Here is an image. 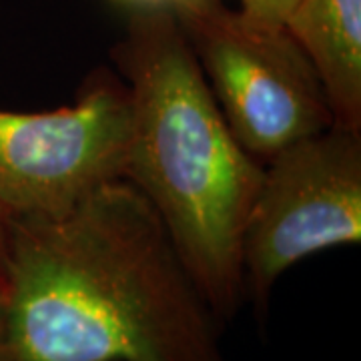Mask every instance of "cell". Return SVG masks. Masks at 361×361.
<instances>
[{
	"label": "cell",
	"instance_id": "2",
	"mask_svg": "<svg viewBox=\"0 0 361 361\" xmlns=\"http://www.w3.org/2000/svg\"><path fill=\"white\" fill-rule=\"evenodd\" d=\"M111 61L129 92L125 179L225 325L245 305L243 227L263 163L235 139L169 8H133Z\"/></svg>",
	"mask_w": 361,
	"mask_h": 361
},
{
	"label": "cell",
	"instance_id": "8",
	"mask_svg": "<svg viewBox=\"0 0 361 361\" xmlns=\"http://www.w3.org/2000/svg\"><path fill=\"white\" fill-rule=\"evenodd\" d=\"M0 361H14L11 339H8V325H6V307H4V293L0 291Z\"/></svg>",
	"mask_w": 361,
	"mask_h": 361
},
{
	"label": "cell",
	"instance_id": "3",
	"mask_svg": "<svg viewBox=\"0 0 361 361\" xmlns=\"http://www.w3.org/2000/svg\"><path fill=\"white\" fill-rule=\"evenodd\" d=\"M235 139L265 163L334 125L322 80L285 26L247 18L225 0L171 8Z\"/></svg>",
	"mask_w": 361,
	"mask_h": 361
},
{
	"label": "cell",
	"instance_id": "5",
	"mask_svg": "<svg viewBox=\"0 0 361 361\" xmlns=\"http://www.w3.org/2000/svg\"><path fill=\"white\" fill-rule=\"evenodd\" d=\"M130 135L127 85L115 68L82 78L52 111L0 109V207L8 217H52L125 179Z\"/></svg>",
	"mask_w": 361,
	"mask_h": 361
},
{
	"label": "cell",
	"instance_id": "7",
	"mask_svg": "<svg viewBox=\"0 0 361 361\" xmlns=\"http://www.w3.org/2000/svg\"><path fill=\"white\" fill-rule=\"evenodd\" d=\"M299 0H239V11L247 18L267 26H285Z\"/></svg>",
	"mask_w": 361,
	"mask_h": 361
},
{
	"label": "cell",
	"instance_id": "1",
	"mask_svg": "<svg viewBox=\"0 0 361 361\" xmlns=\"http://www.w3.org/2000/svg\"><path fill=\"white\" fill-rule=\"evenodd\" d=\"M14 361H229L223 323L127 179L52 217H8Z\"/></svg>",
	"mask_w": 361,
	"mask_h": 361
},
{
	"label": "cell",
	"instance_id": "6",
	"mask_svg": "<svg viewBox=\"0 0 361 361\" xmlns=\"http://www.w3.org/2000/svg\"><path fill=\"white\" fill-rule=\"evenodd\" d=\"M285 28L322 80L334 125L361 130V0H299Z\"/></svg>",
	"mask_w": 361,
	"mask_h": 361
},
{
	"label": "cell",
	"instance_id": "9",
	"mask_svg": "<svg viewBox=\"0 0 361 361\" xmlns=\"http://www.w3.org/2000/svg\"><path fill=\"white\" fill-rule=\"evenodd\" d=\"M6 241H8V215L0 207V291H4V271H6Z\"/></svg>",
	"mask_w": 361,
	"mask_h": 361
},
{
	"label": "cell",
	"instance_id": "10",
	"mask_svg": "<svg viewBox=\"0 0 361 361\" xmlns=\"http://www.w3.org/2000/svg\"><path fill=\"white\" fill-rule=\"evenodd\" d=\"M116 4H125L133 8H171L177 0H111Z\"/></svg>",
	"mask_w": 361,
	"mask_h": 361
},
{
	"label": "cell",
	"instance_id": "4",
	"mask_svg": "<svg viewBox=\"0 0 361 361\" xmlns=\"http://www.w3.org/2000/svg\"><path fill=\"white\" fill-rule=\"evenodd\" d=\"M361 243V130L331 125L263 163L243 227L245 303L257 319L285 271Z\"/></svg>",
	"mask_w": 361,
	"mask_h": 361
}]
</instances>
